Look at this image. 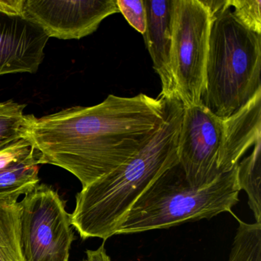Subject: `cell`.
<instances>
[{
  "instance_id": "1",
  "label": "cell",
  "mask_w": 261,
  "mask_h": 261,
  "mask_svg": "<svg viewBox=\"0 0 261 261\" xmlns=\"http://www.w3.org/2000/svg\"><path fill=\"white\" fill-rule=\"evenodd\" d=\"M163 97L144 94L108 96L93 107H73L37 118L32 114L27 139L39 152V164L59 166L82 187L112 172L155 134Z\"/></svg>"
},
{
  "instance_id": "2",
  "label": "cell",
  "mask_w": 261,
  "mask_h": 261,
  "mask_svg": "<svg viewBox=\"0 0 261 261\" xmlns=\"http://www.w3.org/2000/svg\"><path fill=\"white\" fill-rule=\"evenodd\" d=\"M163 99V121L152 138L127 161L76 195L70 222L82 239L105 241L117 234L140 197L160 175L178 164L184 106L177 97Z\"/></svg>"
},
{
  "instance_id": "3",
  "label": "cell",
  "mask_w": 261,
  "mask_h": 261,
  "mask_svg": "<svg viewBox=\"0 0 261 261\" xmlns=\"http://www.w3.org/2000/svg\"><path fill=\"white\" fill-rule=\"evenodd\" d=\"M212 19L201 103L224 120L261 91V36L241 25L230 7Z\"/></svg>"
},
{
  "instance_id": "4",
  "label": "cell",
  "mask_w": 261,
  "mask_h": 261,
  "mask_svg": "<svg viewBox=\"0 0 261 261\" xmlns=\"http://www.w3.org/2000/svg\"><path fill=\"white\" fill-rule=\"evenodd\" d=\"M238 165L203 187L190 186L179 163L160 175L128 212L117 234L167 229L231 212L239 201Z\"/></svg>"
},
{
  "instance_id": "5",
  "label": "cell",
  "mask_w": 261,
  "mask_h": 261,
  "mask_svg": "<svg viewBox=\"0 0 261 261\" xmlns=\"http://www.w3.org/2000/svg\"><path fill=\"white\" fill-rule=\"evenodd\" d=\"M212 20L201 0H172L171 65L184 108L201 105Z\"/></svg>"
},
{
  "instance_id": "6",
  "label": "cell",
  "mask_w": 261,
  "mask_h": 261,
  "mask_svg": "<svg viewBox=\"0 0 261 261\" xmlns=\"http://www.w3.org/2000/svg\"><path fill=\"white\" fill-rule=\"evenodd\" d=\"M25 261H68L74 241L65 202L48 185H38L19 202Z\"/></svg>"
},
{
  "instance_id": "7",
  "label": "cell",
  "mask_w": 261,
  "mask_h": 261,
  "mask_svg": "<svg viewBox=\"0 0 261 261\" xmlns=\"http://www.w3.org/2000/svg\"><path fill=\"white\" fill-rule=\"evenodd\" d=\"M222 133L223 119L204 105L184 108L178 137V163L192 187L207 186L221 175L218 160Z\"/></svg>"
},
{
  "instance_id": "8",
  "label": "cell",
  "mask_w": 261,
  "mask_h": 261,
  "mask_svg": "<svg viewBox=\"0 0 261 261\" xmlns=\"http://www.w3.org/2000/svg\"><path fill=\"white\" fill-rule=\"evenodd\" d=\"M119 13L116 0H23L22 16L49 38L80 39L92 34L103 19Z\"/></svg>"
},
{
  "instance_id": "9",
  "label": "cell",
  "mask_w": 261,
  "mask_h": 261,
  "mask_svg": "<svg viewBox=\"0 0 261 261\" xmlns=\"http://www.w3.org/2000/svg\"><path fill=\"white\" fill-rule=\"evenodd\" d=\"M49 37L22 15L0 10V75L37 72Z\"/></svg>"
},
{
  "instance_id": "10",
  "label": "cell",
  "mask_w": 261,
  "mask_h": 261,
  "mask_svg": "<svg viewBox=\"0 0 261 261\" xmlns=\"http://www.w3.org/2000/svg\"><path fill=\"white\" fill-rule=\"evenodd\" d=\"M144 4L147 22L143 38L154 70L161 80L162 91L159 97H177L171 65L172 0H144Z\"/></svg>"
},
{
  "instance_id": "11",
  "label": "cell",
  "mask_w": 261,
  "mask_h": 261,
  "mask_svg": "<svg viewBox=\"0 0 261 261\" xmlns=\"http://www.w3.org/2000/svg\"><path fill=\"white\" fill-rule=\"evenodd\" d=\"M259 140H261V91L245 106L223 120L218 160L219 173L230 172Z\"/></svg>"
},
{
  "instance_id": "12",
  "label": "cell",
  "mask_w": 261,
  "mask_h": 261,
  "mask_svg": "<svg viewBox=\"0 0 261 261\" xmlns=\"http://www.w3.org/2000/svg\"><path fill=\"white\" fill-rule=\"evenodd\" d=\"M39 152L24 139L0 151V202L16 203L39 185Z\"/></svg>"
},
{
  "instance_id": "13",
  "label": "cell",
  "mask_w": 261,
  "mask_h": 261,
  "mask_svg": "<svg viewBox=\"0 0 261 261\" xmlns=\"http://www.w3.org/2000/svg\"><path fill=\"white\" fill-rule=\"evenodd\" d=\"M19 202H0V261H25L21 245Z\"/></svg>"
},
{
  "instance_id": "14",
  "label": "cell",
  "mask_w": 261,
  "mask_h": 261,
  "mask_svg": "<svg viewBox=\"0 0 261 261\" xmlns=\"http://www.w3.org/2000/svg\"><path fill=\"white\" fill-rule=\"evenodd\" d=\"M238 180L241 190L247 193L256 222L261 224V140L256 143L251 153L238 163Z\"/></svg>"
},
{
  "instance_id": "15",
  "label": "cell",
  "mask_w": 261,
  "mask_h": 261,
  "mask_svg": "<svg viewBox=\"0 0 261 261\" xmlns=\"http://www.w3.org/2000/svg\"><path fill=\"white\" fill-rule=\"evenodd\" d=\"M25 108L12 100L0 103V151L27 139L32 115L24 114Z\"/></svg>"
},
{
  "instance_id": "16",
  "label": "cell",
  "mask_w": 261,
  "mask_h": 261,
  "mask_svg": "<svg viewBox=\"0 0 261 261\" xmlns=\"http://www.w3.org/2000/svg\"><path fill=\"white\" fill-rule=\"evenodd\" d=\"M227 261H261V224L239 220Z\"/></svg>"
},
{
  "instance_id": "17",
  "label": "cell",
  "mask_w": 261,
  "mask_h": 261,
  "mask_svg": "<svg viewBox=\"0 0 261 261\" xmlns=\"http://www.w3.org/2000/svg\"><path fill=\"white\" fill-rule=\"evenodd\" d=\"M228 5L241 25L261 36L260 0H228Z\"/></svg>"
},
{
  "instance_id": "18",
  "label": "cell",
  "mask_w": 261,
  "mask_h": 261,
  "mask_svg": "<svg viewBox=\"0 0 261 261\" xmlns=\"http://www.w3.org/2000/svg\"><path fill=\"white\" fill-rule=\"evenodd\" d=\"M117 5L119 13L123 15L129 25L144 34L147 22L144 0H117Z\"/></svg>"
},
{
  "instance_id": "19",
  "label": "cell",
  "mask_w": 261,
  "mask_h": 261,
  "mask_svg": "<svg viewBox=\"0 0 261 261\" xmlns=\"http://www.w3.org/2000/svg\"><path fill=\"white\" fill-rule=\"evenodd\" d=\"M23 0H0V10L10 14L22 15Z\"/></svg>"
},
{
  "instance_id": "20",
  "label": "cell",
  "mask_w": 261,
  "mask_h": 261,
  "mask_svg": "<svg viewBox=\"0 0 261 261\" xmlns=\"http://www.w3.org/2000/svg\"><path fill=\"white\" fill-rule=\"evenodd\" d=\"M87 258L82 261H111V257L107 254L105 244H102L95 250H88Z\"/></svg>"
}]
</instances>
